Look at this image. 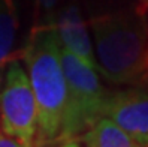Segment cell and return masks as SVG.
Masks as SVG:
<instances>
[{"label": "cell", "mask_w": 148, "mask_h": 147, "mask_svg": "<svg viewBox=\"0 0 148 147\" xmlns=\"http://www.w3.org/2000/svg\"><path fill=\"white\" fill-rule=\"evenodd\" d=\"M148 12V0H142V3L139 5V9H138V14H145Z\"/></svg>", "instance_id": "4fadbf2b"}, {"label": "cell", "mask_w": 148, "mask_h": 147, "mask_svg": "<svg viewBox=\"0 0 148 147\" xmlns=\"http://www.w3.org/2000/svg\"><path fill=\"white\" fill-rule=\"evenodd\" d=\"M136 147H148V146H138V144H136Z\"/></svg>", "instance_id": "9a60e30c"}, {"label": "cell", "mask_w": 148, "mask_h": 147, "mask_svg": "<svg viewBox=\"0 0 148 147\" xmlns=\"http://www.w3.org/2000/svg\"><path fill=\"white\" fill-rule=\"evenodd\" d=\"M23 57L38 107L34 147H51L58 143L66 102L62 45L51 21L34 30Z\"/></svg>", "instance_id": "6da1fadb"}, {"label": "cell", "mask_w": 148, "mask_h": 147, "mask_svg": "<svg viewBox=\"0 0 148 147\" xmlns=\"http://www.w3.org/2000/svg\"><path fill=\"white\" fill-rule=\"evenodd\" d=\"M0 147H34V146H24L18 140L9 137L8 134H5L2 129H0Z\"/></svg>", "instance_id": "9c48e42d"}, {"label": "cell", "mask_w": 148, "mask_h": 147, "mask_svg": "<svg viewBox=\"0 0 148 147\" xmlns=\"http://www.w3.org/2000/svg\"><path fill=\"white\" fill-rule=\"evenodd\" d=\"M96 62L114 84H136L145 71L147 24L132 15H103L91 21Z\"/></svg>", "instance_id": "7a4b0ae2"}, {"label": "cell", "mask_w": 148, "mask_h": 147, "mask_svg": "<svg viewBox=\"0 0 148 147\" xmlns=\"http://www.w3.org/2000/svg\"><path fill=\"white\" fill-rule=\"evenodd\" d=\"M39 8L43 11V12H47V14H53L54 9H56V6H57V2L58 0H36Z\"/></svg>", "instance_id": "30bf717a"}, {"label": "cell", "mask_w": 148, "mask_h": 147, "mask_svg": "<svg viewBox=\"0 0 148 147\" xmlns=\"http://www.w3.org/2000/svg\"><path fill=\"white\" fill-rule=\"evenodd\" d=\"M136 84L148 90V69H145V71H144V74L141 75V78L138 80V83H136Z\"/></svg>", "instance_id": "7c38bea8"}, {"label": "cell", "mask_w": 148, "mask_h": 147, "mask_svg": "<svg viewBox=\"0 0 148 147\" xmlns=\"http://www.w3.org/2000/svg\"><path fill=\"white\" fill-rule=\"evenodd\" d=\"M18 18L12 0H0V81L8 63L12 60Z\"/></svg>", "instance_id": "ba28073f"}, {"label": "cell", "mask_w": 148, "mask_h": 147, "mask_svg": "<svg viewBox=\"0 0 148 147\" xmlns=\"http://www.w3.org/2000/svg\"><path fill=\"white\" fill-rule=\"evenodd\" d=\"M145 69H148V44H147V54H145Z\"/></svg>", "instance_id": "5bb4252c"}, {"label": "cell", "mask_w": 148, "mask_h": 147, "mask_svg": "<svg viewBox=\"0 0 148 147\" xmlns=\"http://www.w3.org/2000/svg\"><path fill=\"white\" fill-rule=\"evenodd\" d=\"M51 147H81V144H79V140H78V138H71V140L58 141L57 144L51 146Z\"/></svg>", "instance_id": "8fae6325"}, {"label": "cell", "mask_w": 148, "mask_h": 147, "mask_svg": "<svg viewBox=\"0 0 148 147\" xmlns=\"http://www.w3.org/2000/svg\"><path fill=\"white\" fill-rule=\"evenodd\" d=\"M62 65L66 80V102L58 141L79 138L97 122L102 117L103 101L108 93L99 81L97 71L82 63L63 47Z\"/></svg>", "instance_id": "3957f363"}, {"label": "cell", "mask_w": 148, "mask_h": 147, "mask_svg": "<svg viewBox=\"0 0 148 147\" xmlns=\"http://www.w3.org/2000/svg\"><path fill=\"white\" fill-rule=\"evenodd\" d=\"M102 117L111 119L138 146H148V90L138 86L108 92L102 107Z\"/></svg>", "instance_id": "5b68a950"}, {"label": "cell", "mask_w": 148, "mask_h": 147, "mask_svg": "<svg viewBox=\"0 0 148 147\" xmlns=\"http://www.w3.org/2000/svg\"><path fill=\"white\" fill-rule=\"evenodd\" d=\"M78 140L85 147H136L130 135L108 117H100Z\"/></svg>", "instance_id": "52a82bcc"}, {"label": "cell", "mask_w": 148, "mask_h": 147, "mask_svg": "<svg viewBox=\"0 0 148 147\" xmlns=\"http://www.w3.org/2000/svg\"><path fill=\"white\" fill-rule=\"evenodd\" d=\"M51 23L56 29L60 45L64 50H67L69 53H72L75 57H78L87 66L99 71L94 50L91 45L88 32H87V26L81 18L78 8L73 5L64 8L63 11L57 14L56 20Z\"/></svg>", "instance_id": "8992f818"}, {"label": "cell", "mask_w": 148, "mask_h": 147, "mask_svg": "<svg viewBox=\"0 0 148 147\" xmlns=\"http://www.w3.org/2000/svg\"><path fill=\"white\" fill-rule=\"evenodd\" d=\"M2 131L24 146H34L38 107L27 72L18 60H11L5 69L0 92Z\"/></svg>", "instance_id": "277c9868"}]
</instances>
